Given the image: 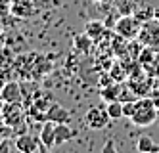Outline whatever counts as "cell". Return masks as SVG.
Masks as SVG:
<instances>
[{"label":"cell","instance_id":"10","mask_svg":"<svg viewBox=\"0 0 159 153\" xmlns=\"http://www.w3.org/2000/svg\"><path fill=\"white\" fill-rule=\"evenodd\" d=\"M77 132L73 130V128L67 124V123H56V146H61L65 142H69V140L75 136Z\"/></svg>","mask_w":159,"mask_h":153},{"label":"cell","instance_id":"12","mask_svg":"<svg viewBox=\"0 0 159 153\" xmlns=\"http://www.w3.org/2000/svg\"><path fill=\"white\" fill-rule=\"evenodd\" d=\"M4 117L8 124H17L21 121V107L19 103H8L4 107Z\"/></svg>","mask_w":159,"mask_h":153},{"label":"cell","instance_id":"7","mask_svg":"<svg viewBox=\"0 0 159 153\" xmlns=\"http://www.w3.org/2000/svg\"><path fill=\"white\" fill-rule=\"evenodd\" d=\"M56 123H52V121H46L44 123V126H42V130H40V144H42V147L44 149H50V147H54L56 146Z\"/></svg>","mask_w":159,"mask_h":153},{"label":"cell","instance_id":"18","mask_svg":"<svg viewBox=\"0 0 159 153\" xmlns=\"http://www.w3.org/2000/svg\"><path fill=\"white\" fill-rule=\"evenodd\" d=\"M92 2H107V0H92Z\"/></svg>","mask_w":159,"mask_h":153},{"label":"cell","instance_id":"8","mask_svg":"<svg viewBox=\"0 0 159 153\" xmlns=\"http://www.w3.org/2000/svg\"><path fill=\"white\" fill-rule=\"evenodd\" d=\"M12 14L16 16V17H31V16H35V14H39V11L33 8L27 0H14L12 2Z\"/></svg>","mask_w":159,"mask_h":153},{"label":"cell","instance_id":"19","mask_svg":"<svg viewBox=\"0 0 159 153\" xmlns=\"http://www.w3.org/2000/svg\"><path fill=\"white\" fill-rule=\"evenodd\" d=\"M153 14H155V17H159V10H155V11H153Z\"/></svg>","mask_w":159,"mask_h":153},{"label":"cell","instance_id":"6","mask_svg":"<svg viewBox=\"0 0 159 153\" xmlns=\"http://www.w3.org/2000/svg\"><path fill=\"white\" fill-rule=\"evenodd\" d=\"M0 98H2V101L6 103H19L21 101V88L17 82H6V84L2 86V90H0Z\"/></svg>","mask_w":159,"mask_h":153},{"label":"cell","instance_id":"1","mask_svg":"<svg viewBox=\"0 0 159 153\" xmlns=\"http://www.w3.org/2000/svg\"><path fill=\"white\" fill-rule=\"evenodd\" d=\"M157 113L159 111H157L153 98H140V100H136V111L130 117V121L136 126H150L155 123Z\"/></svg>","mask_w":159,"mask_h":153},{"label":"cell","instance_id":"14","mask_svg":"<svg viewBox=\"0 0 159 153\" xmlns=\"http://www.w3.org/2000/svg\"><path fill=\"white\" fill-rule=\"evenodd\" d=\"M106 109L111 119H121L123 117V101H107Z\"/></svg>","mask_w":159,"mask_h":153},{"label":"cell","instance_id":"5","mask_svg":"<svg viewBox=\"0 0 159 153\" xmlns=\"http://www.w3.org/2000/svg\"><path fill=\"white\" fill-rule=\"evenodd\" d=\"M40 140L35 138V136H31V134H23V136H19L16 140V147L21 151V153H35L37 149H44L42 144H39Z\"/></svg>","mask_w":159,"mask_h":153},{"label":"cell","instance_id":"16","mask_svg":"<svg viewBox=\"0 0 159 153\" xmlns=\"http://www.w3.org/2000/svg\"><path fill=\"white\" fill-rule=\"evenodd\" d=\"M113 151H115V144H113V140H107L104 146V153H113Z\"/></svg>","mask_w":159,"mask_h":153},{"label":"cell","instance_id":"11","mask_svg":"<svg viewBox=\"0 0 159 153\" xmlns=\"http://www.w3.org/2000/svg\"><path fill=\"white\" fill-rule=\"evenodd\" d=\"M84 31H86V34L90 38H92V42H98L100 38H104L106 37V25L102 21H88L86 23V27H84Z\"/></svg>","mask_w":159,"mask_h":153},{"label":"cell","instance_id":"15","mask_svg":"<svg viewBox=\"0 0 159 153\" xmlns=\"http://www.w3.org/2000/svg\"><path fill=\"white\" fill-rule=\"evenodd\" d=\"M27 2L35 8L37 11H42V10H46V8H50L52 4H54V0H27Z\"/></svg>","mask_w":159,"mask_h":153},{"label":"cell","instance_id":"13","mask_svg":"<svg viewBox=\"0 0 159 153\" xmlns=\"http://www.w3.org/2000/svg\"><path fill=\"white\" fill-rule=\"evenodd\" d=\"M136 149L140 153H157L159 151V144H155L152 136H140L138 138V144H136Z\"/></svg>","mask_w":159,"mask_h":153},{"label":"cell","instance_id":"2","mask_svg":"<svg viewBox=\"0 0 159 153\" xmlns=\"http://www.w3.org/2000/svg\"><path fill=\"white\" fill-rule=\"evenodd\" d=\"M142 31V23L138 17H132V16H125L115 23V33L125 37L127 40H134L136 37L140 34Z\"/></svg>","mask_w":159,"mask_h":153},{"label":"cell","instance_id":"3","mask_svg":"<svg viewBox=\"0 0 159 153\" xmlns=\"http://www.w3.org/2000/svg\"><path fill=\"white\" fill-rule=\"evenodd\" d=\"M84 121L86 124L92 128V130H102V128H106L111 121V117L107 113L106 107H102V105H94V107H90L84 115Z\"/></svg>","mask_w":159,"mask_h":153},{"label":"cell","instance_id":"4","mask_svg":"<svg viewBox=\"0 0 159 153\" xmlns=\"http://www.w3.org/2000/svg\"><path fill=\"white\" fill-rule=\"evenodd\" d=\"M138 37H140L142 44L150 46V48H153V50H159V23H155V21L144 23Z\"/></svg>","mask_w":159,"mask_h":153},{"label":"cell","instance_id":"9","mask_svg":"<svg viewBox=\"0 0 159 153\" xmlns=\"http://www.w3.org/2000/svg\"><path fill=\"white\" fill-rule=\"evenodd\" d=\"M44 121H52V123H67L69 121V111L61 105H52L48 107L46 115H44Z\"/></svg>","mask_w":159,"mask_h":153},{"label":"cell","instance_id":"17","mask_svg":"<svg viewBox=\"0 0 159 153\" xmlns=\"http://www.w3.org/2000/svg\"><path fill=\"white\" fill-rule=\"evenodd\" d=\"M153 101H155V105H157V111H159V98H153Z\"/></svg>","mask_w":159,"mask_h":153}]
</instances>
